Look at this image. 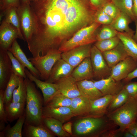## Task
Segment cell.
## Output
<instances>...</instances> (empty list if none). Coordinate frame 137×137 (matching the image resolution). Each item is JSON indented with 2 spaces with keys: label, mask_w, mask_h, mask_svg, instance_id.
I'll use <instances>...</instances> for the list:
<instances>
[{
  "label": "cell",
  "mask_w": 137,
  "mask_h": 137,
  "mask_svg": "<svg viewBox=\"0 0 137 137\" xmlns=\"http://www.w3.org/2000/svg\"><path fill=\"white\" fill-rule=\"evenodd\" d=\"M27 94V89L24 79L19 77V85L13 92L12 101L26 103Z\"/></svg>",
  "instance_id": "836d02e7"
},
{
  "label": "cell",
  "mask_w": 137,
  "mask_h": 137,
  "mask_svg": "<svg viewBox=\"0 0 137 137\" xmlns=\"http://www.w3.org/2000/svg\"><path fill=\"white\" fill-rule=\"evenodd\" d=\"M91 5L96 10L100 8L104 5L111 2V0H88Z\"/></svg>",
  "instance_id": "ee69618b"
},
{
  "label": "cell",
  "mask_w": 137,
  "mask_h": 137,
  "mask_svg": "<svg viewBox=\"0 0 137 137\" xmlns=\"http://www.w3.org/2000/svg\"><path fill=\"white\" fill-rule=\"evenodd\" d=\"M107 117L123 133L137 119V97H130L123 105L107 114Z\"/></svg>",
  "instance_id": "3957f363"
},
{
  "label": "cell",
  "mask_w": 137,
  "mask_h": 137,
  "mask_svg": "<svg viewBox=\"0 0 137 137\" xmlns=\"http://www.w3.org/2000/svg\"><path fill=\"white\" fill-rule=\"evenodd\" d=\"M62 53L59 50H53L46 55L28 59L37 69L40 74V79L45 81L48 79L51 70L56 62L61 58Z\"/></svg>",
  "instance_id": "8992f818"
},
{
  "label": "cell",
  "mask_w": 137,
  "mask_h": 137,
  "mask_svg": "<svg viewBox=\"0 0 137 137\" xmlns=\"http://www.w3.org/2000/svg\"><path fill=\"white\" fill-rule=\"evenodd\" d=\"M117 31L110 25H102L99 32L96 33V41L112 38L117 36Z\"/></svg>",
  "instance_id": "74e56055"
},
{
  "label": "cell",
  "mask_w": 137,
  "mask_h": 137,
  "mask_svg": "<svg viewBox=\"0 0 137 137\" xmlns=\"http://www.w3.org/2000/svg\"><path fill=\"white\" fill-rule=\"evenodd\" d=\"M19 0H3L2 8L4 11L8 8L12 7H18Z\"/></svg>",
  "instance_id": "7bdbcfd3"
},
{
  "label": "cell",
  "mask_w": 137,
  "mask_h": 137,
  "mask_svg": "<svg viewBox=\"0 0 137 137\" xmlns=\"http://www.w3.org/2000/svg\"><path fill=\"white\" fill-rule=\"evenodd\" d=\"M18 38L21 39L16 29L4 20L0 27V50L7 52Z\"/></svg>",
  "instance_id": "30bf717a"
},
{
  "label": "cell",
  "mask_w": 137,
  "mask_h": 137,
  "mask_svg": "<svg viewBox=\"0 0 137 137\" xmlns=\"http://www.w3.org/2000/svg\"><path fill=\"white\" fill-rule=\"evenodd\" d=\"M73 0H48L37 11L39 22L45 32L52 38L63 41L67 38L65 32V14Z\"/></svg>",
  "instance_id": "6da1fadb"
},
{
  "label": "cell",
  "mask_w": 137,
  "mask_h": 137,
  "mask_svg": "<svg viewBox=\"0 0 137 137\" xmlns=\"http://www.w3.org/2000/svg\"><path fill=\"white\" fill-rule=\"evenodd\" d=\"M133 1L132 11L135 19L137 20V0H133Z\"/></svg>",
  "instance_id": "c3c4849f"
},
{
  "label": "cell",
  "mask_w": 137,
  "mask_h": 137,
  "mask_svg": "<svg viewBox=\"0 0 137 137\" xmlns=\"http://www.w3.org/2000/svg\"></svg>",
  "instance_id": "f5cc1de1"
},
{
  "label": "cell",
  "mask_w": 137,
  "mask_h": 137,
  "mask_svg": "<svg viewBox=\"0 0 137 137\" xmlns=\"http://www.w3.org/2000/svg\"><path fill=\"white\" fill-rule=\"evenodd\" d=\"M135 31L131 32L117 31V36L122 43L128 56L137 61V43L133 36Z\"/></svg>",
  "instance_id": "d4e9b609"
},
{
  "label": "cell",
  "mask_w": 137,
  "mask_h": 137,
  "mask_svg": "<svg viewBox=\"0 0 137 137\" xmlns=\"http://www.w3.org/2000/svg\"><path fill=\"white\" fill-rule=\"evenodd\" d=\"M93 81L96 87L103 96H115L124 88L125 85L123 81H117L111 75L106 78Z\"/></svg>",
  "instance_id": "7c38bea8"
},
{
  "label": "cell",
  "mask_w": 137,
  "mask_h": 137,
  "mask_svg": "<svg viewBox=\"0 0 137 137\" xmlns=\"http://www.w3.org/2000/svg\"><path fill=\"white\" fill-rule=\"evenodd\" d=\"M90 57L94 77L100 80L110 75L111 68L105 59L102 52L94 45L92 46Z\"/></svg>",
  "instance_id": "52a82bcc"
},
{
  "label": "cell",
  "mask_w": 137,
  "mask_h": 137,
  "mask_svg": "<svg viewBox=\"0 0 137 137\" xmlns=\"http://www.w3.org/2000/svg\"><path fill=\"white\" fill-rule=\"evenodd\" d=\"M134 22L135 26V31L133 36V38L137 43V20H136Z\"/></svg>",
  "instance_id": "681fc988"
},
{
  "label": "cell",
  "mask_w": 137,
  "mask_h": 137,
  "mask_svg": "<svg viewBox=\"0 0 137 137\" xmlns=\"http://www.w3.org/2000/svg\"><path fill=\"white\" fill-rule=\"evenodd\" d=\"M74 68L61 58L55 63L51 70L48 79L45 81L54 83L62 78L71 75Z\"/></svg>",
  "instance_id": "9a60e30c"
},
{
  "label": "cell",
  "mask_w": 137,
  "mask_h": 137,
  "mask_svg": "<svg viewBox=\"0 0 137 137\" xmlns=\"http://www.w3.org/2000/svg\"><path fill=\"white\" fill-rule=\"evenodd\" d=\"M26 119L25 113L18 119L15 125L11 127L8 124L5 129L0 131V137H22V128Z\"/></svg>",
  "instance_id": "4316f807"
},
{
  "label": "cell",
  "mask_w": 137,
  "mask_h": 137,
  "mask_svg": "<svg viewBox=\"0 0 137 137\" xmlns=\"http://www.w3.org/2000/svg\"><path fill=\"white\" fill-rule=\"evenodd\" d=\"M77 81L94 77L90 57L85 58L74 69L71 75Z\"/></svg>",
  "instance_id": "44dd1931"
},
{
  "label": "cell",
  "mask_w": 137,
  "mask_h": 137,
  "mask_svg": "<svg viewBox=\"0 0 137 137\" xmlns=\"http://www.w3.org/2000/svg\"><path fill=\"white\" fill-rule=\"evenodd\" d=\"M17 7H12L6 10L5 12V18L4 20L14 27L18 31L21 38V39L25 40L21 32V29L20 19L18 14Z\"/></svg>",
  "instance_id": "f546056e"
},
{
  "label": "cell",
  "mask_w": 137,
  "mask_h": 137,
  "mask_svg": "<svg viewBox=\"0 0 137 137\" xmlns=\"http://www.w3.org/2000/svg\"><path fill=\"white\" fill-rule=\"evenodd\" d=\"M84 118L78 121L74 125L76 133L78 135H89L98 132L101 136L105 132L110 130L109 120L104 117Z\"/></svg>",
  "instance_id": "5b68a950"
},
{
  "label": "cell",
  "mask_w": 137,
  "mask_h": 137,
  "mask_svg": "<svg viewBox=\"0 0 137 137\" xmlns=\"http://www.w3.org/2000/svg\"><path fill=\"white\" fill-rule=\"evenodd\" d=\"M132 21L127 14L121 11L118 16L114 19L110 25L118 32H131L134 31L130 28L129 24Z\"/></svg>",
  "instance_id": "83f0119b"
},
{
  "label": "cell",
  "mask_w": 137,
  "mask_h": 137,
  "mask_svg": "<svg viewBox=\"0 0 137 137\" xmlns=\"http://www.w3.org/2000/svg\"><path fill=\"white\" fill-rule=\"evenodd\" d=\"M21 24V29L25 40L27 42L30 39L35 31V23L31 9L28 3L16 8Z\"/></svg>",
  "instance_id": "ba28073f"
},
{
  "label": "cell",
  "mask_w": 137,
  "mask_h": 137,
  "mask_svg": "<svg viewBox=\"0 0 137 137\" xmlns=\"http://www.w3.org/2000/svg\"><path fill=\"white\" fill-rule=\"evenodd\" d=\"M120 40L117 36L100 41H97L94 45L102 52L111 50L116 47Z\"/></svg>",
  "instance_id": "e575fe53"
},
{
  "label": "cell",
  "mask_w": 137,
  "mask_h": 137,
  "mask_svg": "<svg viewBox=\"0 0 137 137\" xmlns=\"http://www.w3.org/2000/svg\"><path fill=\"white\" fill-rule=\"evenodd\" d=\"M99 9L114 19L121 11L111 1L105 4Z\"/></svg>",
  "instance_id": "ab89813d"
},
{
  "label": "cell",
  "mask_w": 137,
  "mask_h": 137,
  "mask_svg": "<svg viewBox=\"0 0 137 137\" xmlns=\"http://www.w3.org/2000/svg\"><path fill=\"white\" fill-rule=\"evenodd\" d=\"M19 83V77L15 75L12 72L4 91V105L7 104L12 101L13 92L14 90L18 87Z\"/></svg>",
  "instance_id": "1f68e13d"
},
{
  "label": "cell",
  "mask_w": 137,
  "mask_h": 137,
  "mask_svg": "<svg viewBox=\"0 0 137 137\" xmlns=\"http://www.w3.org/2000/svg\"><path fill=\"white\" fill-rule=\"evenodd\" d=\"M24 80L27 93L25 122L35 125H43V97L33 82L27 78Z\"/></svg>",
  "instance_id": "7a4b0ae2"
},
{
  "label": "cell",
  "mask_w": 137,
  "mask_h": 137,
  "mask_svg": "<svg viewBox=\"0 0 137 137\" xmlns=\"http://www.w3.org/2000/svg\"><path fill=\"white\" fill-rule=\"evenodd\" d=\"M137 78V67L132 72L130 73L123 80L124 83H127L130 81L135 78Z\"/></svg>",
  "instance_id": "bcb514c9"
},
{
  "label": "cell",
  "mask_w": 137,
  "mask_h": 137,
  "mask_svg": "<svg viewBox=\"0 0 137 137\" xmlns=\"http://www.w3.org/2000/svg\"><path fill=\"white\" fill-rule=\"evenodd\" d=\"M114 19L100 9L96 10L94 15V22L101 25H110Z\"/></svg>",
  "instance_id": "f35d334b"
},
{
  "label": "cell",
  "mask_w": 137,
  "mask_h": 137,
  "mask_svg": "<svg viewBox=\"0 0 137 137\" xmlns=\"http://www.w3.org/2000/svg\"><path fill=\"white\" fill-rule=\"evenodd\" d=\"M29 0H22L24 4L28 3Z\"/></svg>",
  "instance_id": "816d5d0a"
},
{
  "label": "cell",
  "mask_w": 137,
  "mask_h": 137,
  "mask_svg": "<svg viewBox=\"0 0 137 137\" xmlns=\"http://www.w3.org/2000/svg\"><path fill=\"white\" fill-rule=\"evenodd\" d=\"M7 53L11 62L12 72L19 77L24 79L27 78L25 72L26 67L14 57L10 52L8 50Z\"/></svg>",
  "instance_id": "8d00e7d4"
},
{
  "label": "cell",
  "mask_w": 137,
  "mask_h": 137,
  "mask_svg": "<svg viewBox=\"0 0 137 137\" xmlns=\"http://www.w3.org/2000/svg\"><path fill=\"white\" fill-rule=\"evenodd\" d=\"M101 25L94 22L79 30L71 38L64 42L59 50L62 53L80 46L96 41V32Z\"/></svg>",
  "instance_id": "277c9868"
},
{
  "label": "cell",
  "mask_w": 137,
  "mask_h": 137,
  "mask_svg": "<svg viewBox=\"0 0 137 137\" xmlns=\"http://www.w3.org/2000/svg\"><path fill=\"white\" fill-rule=\"evenodd\" d=\"M71 99L58 91L44 106L51 108L70 107Z\"/></svg>",
  "instance_id": "d6a6232c"
},
{
  "label": "cell",
  "mask_w": 137,
  "mask_h": 137,
  "mask_svg": "<svg viewBox=\"0 0 137 137\" xmlns=\"http://www.w3.org/2000/svg\"><path fill=\"white\" fill-rule=\"evenodd\" d=\"M130 97L124 87L120 92L115 96L107 108V114L121 107L127 101Z\"/></svg>",
  "instance_id": "4dcf8cb0"
},
{
  "label": "cell",
  "mask_w": 137,
  "mask_h": 137,
  "mask_svg": "<svg viewBox=\"0 0 137 137\" xmlns=\"http://www.w3.org/2000/svg\"><path fill=\"white\" fill-rule=\"evenodd\" d=\"M7 51L0 50V90L4 91L12 73L11 62Z\"/></svg>",
  "instance_id": "e0dca14e"
},
{
  "label": "cell",
  "mask_w": 137,
  "mask_h": 137,
  "mask_svg": "<svg viewBox=\"0 0 137 137\" xmlns=\"http://www.w3.org/2000/svg\"><path fill=\"white\" fill-rule=\"evenodd\" d=\"M77 86L81 95L91 100L103 96L95 87L93 81L85 80L77 81Z\"/></svg>",
  "instance_id": "7402d4cb"
},
{
  "label": "cell",
  "mask_w": 137,
  "mask_h": 137,
  "mask_svg": "<svg viewBox=\"0 0 137 137\" xmlns=\"http://www.w3.org/2000/svg\"><path fill=\"white\" fill-rule=\"evenodd\" d=\"M25 72L27 77L34 82L41 91L43 95L44 106L58 91L54 83H50L41 81L34 76L26 68Z\"/></svg>",
  "instance_id": "2e32d148"
},
{
  "label": "cell",
  "mask_w": 137,
  "mask_h": 137,
  "mask_svg": "<svg viewBox=\"0 0 137 137\" xmlns=\"http://www.w3.org/2000/svg\"><path fill=\"white\" fill-rule=\"evenodd\" d=\"M124 88L130 97H137V82H129L125 85Z\"/></svg>",
  "instance_id": "b9f144b4"
},
{
  "label": "cell",
  "mask_w": 137,
  "mask_h": 137,
  "mask_svg": "<svg viewBox=\"0 0 137 137\" xmlns=\"http://www.w3.org/2000/svg\"><path fill=\"white\" fill-rule=\"evenodd\" d=\"M70 107L75 116L85 117L90 111L91 100L81 95L78 96L72 99Z\"/></svg>",
  "instance_id": "603a6c76"
},
{
  "label": "cell",
  "mask_w": 137,
  "mask_h": 137,
  "mask_svg": "<svg viewBox=\"0 0 137 137\" xmlns=\"http://www.w3.org/2000/svg\"><path fill=\"white\" fill-rule=\"evenodd\" d=\"M14 57L34 76L40 79V74L37 69L28 59L21 48L16 39L15 40L11 47L8 49Z\"/></svg>",
  "instance_id": "ffe728a7"
},
{
  "label": "cell",
  "mask_w": 137,
  "mask_h": 137,
  "mask_svg": "<svg viewBox=\"0 0 137 137\" xmlns=\"http://www.w3.org/2000/svg\"><path fill=\"white\" fill-rule=\"evenodd\" d=\"M43 114V117L55 119L63 123L75 116L70 108L68 107L51 108L44 106Z\"/></svg>",
  "instance_id": "ac0fdd59"
},
{
  "label": "cell",
  "mask_w": 137,
  "mask_h": 137,
  "mask_svg": "<svg viewBox=\"0 0 137 137\" xmlns=\"http://www.w3.org/2000/svg\"><path fill=\"white\" fill-rule=\"evenodd\" d=\"M25 137H54L55 135L43 124L35 125L24 123L22 131Z\"/></svg>",
  "instance_id": "cb8c5ba5"
},
{
  "label": "cell",
  "mask_w": 137,
  "mask_h": 137,
  "mask_svg": "<svg viewBox=\"0 0 137 137\" xmlns=\"http://www.w3.org/2000/svg\"><path fill=\"white\" fill-rule=\"evenodd\" d=\"M77 81L71 75L62 78L55 83L58 91L71 99L81 96Z\"/></svg>",
  "instance_id": "4fadbf2b"
},
{
  "label": "cell",
  "mask_w": 137,
  "mask_h": 137,
  "mask_svg": "<svg viewBox=\"0 0 137 137\" xmlns=\"http://www.w3.org/2000/svg\"><path fill=\"white\" fill-rule=\"evenodd\" d=\"M111 1L120 10L125 13L131 18L132 21L136 20L133 12V0H112Z\"/></svg>",
  "instance_id": "d590c367"
},
{
  "label": "cell",
  "mask_w": 137,
  "mask_h": 137,
  "mask_svg": "<svg viewBox=\"0 0 137 137\" xmlns=\"http://www.w3.org/2000/svg\"><path fill=\"white\" fill-rule=\"evenodd\" d=\"M43 124L55 135L60 137L68 136L70 134L65 131L63 128V123L55 119L43 117Z\"/></svg>",
  "instance_id": "f1b7e54d"
},
{
  "label": "cell",
  "mask_w": 137,
  "mask_h": 137,
  "mask_svg": "<svg viewBox=\"0 0 137 137\" xmlns=\"http://www.w3.org/2000/svg\"><path fill=\"white\" fill-rule=\"evenodd\" d=\"M102 53L108 65L111 68L128 56L121 41L115 48Z\"/></svg>",
  "instance_id": "d6986e66"
},
{
  "label": "cell",
  "mask_w": 137,
  "mask_h": 137,
  "mask_svg": "<svg viewBox=\"0 0 137 137\" xmlns=\"http://www.w3.org/2000/svg\"></svg>",
  "instance_id": "db71d44e"
},
{
  "label": "cell",
  "mask_w": 137,
  "mask_h": 137,
  "mask_svg": "<svg viewBox=\"0 0 137 137\" xmlns=\"http://www.w3.org/2000/svg\"><path fill=\"white\" fill-rule=\"evenodd\" d=\"M126 129L130 132L134 137H137V122L136 121L129 125Z\"/></svg>",
  "instance_id": "f6af8a7d"
},
{
  "label": "cell",
  "mask_w": 137,
  "mask_h": 137,
  "mask_svg": "<svg viewBox=\"0 0 137 137\" xmlns=\"http://www.w3.org/2000/svg\"><path fill=\"white\" fill-rule=\"evenodd\" d=\"M115 96L107 95L91 100L90 112L85 117L100 118L107 114L108 108Z\"/></svg>",
  "instance_id": "5bb4252c"
},
{
  "label": "cell",
  "mask_w": 137,
  "mask_h": 137,
  "mask_svg": "<svg viewBox=\"0 0 137 137\" xmlns=\"http://www.w3.org/2000/svg\"><path fill=\"white\" fill-rule=\"evenodd\" d=\"M124 136L125 137H134L133 135L127 129H126L123 132Z\"/></svg>",
  "instance_id": "f907efd6"
},
{
  "label": "cell",
  "mask_w": 137,
  "mask_h": 137,
  "mask_svg": "<svg viewBox=\"0 0 137 137\" xmlns=\"http://www.w3.org/2000/svg\"><path fill=\"white\" fill-rule=\"evenodd\" d=\"M26 103L11 101L4 105L7 121L10 123L18 119L25 113Z\"/></svg>",
  "instance_id": "484cf974"
},
{
  "label": "cell",
  "mask_w": 137,
  "mask_h": 137,
  "mask_svg": "<svg viewBox=\"0 0 137 137\" xmlns=\"http://www.w3.org/2000/svg\"><path fill=\"white\" fill-rule=\"evenodd\" d=\"M92 44L78 47L63 52L61 58L74 68L85 58L90 56Z\"/></svg>",
  "instance_id": "9c48e42d"
},
{
  "label": "cell",
  "mask_w": 137,
  "mask_h": 137,
  "mask_svg": "<svg viewBox=\"0 0 137 137\" xmlns=\"http://www.w3.org/2000/svg\"><path fill=\"white\" fill-rule=\"evenodd\" d=\"M72 123L69 122L64 124L63 125V130L71 135L72 134Z\"/></svg>",
  "instance_id": "7dc6e473"
},
{
  "label": "cell",
  "mask_w": 137,
  "mask_h": 137,
  "mask_svg": "<svg viewBox=\"0 0 137 137\" xmlns=\"http://www.w3.org/2000/svg\"><path fill=\"white\" fill-rule=\"evenodd\" d=\"M4 91L0 90V123H8L4 102Z\"/></svg>",
  "instance_id": "60d3db41"
},
{
  "label": "cell",
  "mask_w": 137,
  "mask_h": 137,
  "mask_svg": "<svg viewBox=\"0 0 137 137\" xmlns=\"http://www.w3.org/2000/svg\"><path fill=\"white\" fill-rule=\"evenodd\" d=\"M137 67V61L128 56L111 68L110 75L117 81H121Z\"/></svg>",
  "instance_id": "8fae6325"
}]
</instances>
